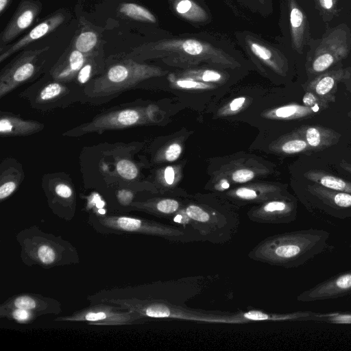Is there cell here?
Returning a JSON list of instances; mask_svg holds the SVG:
<instances>
[{
  "mask_svg": "<svg viewBox=\"0 0 351 351\" xmlns=\"http://www.w3.org/2000/svg\"><path fill=\"white\" fill-rule=\"evenodd\" d=\"M136 51L144 58H161L167 64L185 68L205 62L234 69L243 63L240 52L231 43L207 32L167 35Z\"/></svg>",
  "mask_w": 351,
  "mask_h": 351,
  "instance_id": "6da1fadb",
  "label": "cell"
},
{
  "mask_svg": "<svg viewBox=\"0 0 351 351\" xmlns=\"http://www.w3.org/2000/svg\"><path fill=\"white\" fill-rule=\"evenodd\" d=\"M329 239L328 231L317 228L278 234L258 243L248 256L271 265L297 268L333 249Z\"/></svg>",
  "mask_w": 351,
  "mask_h": 351,
  "instance_id": "7a4b0ae2",
  "label": "cell"
},
{
  "mask_svg": "<svg viewBox=\"0 0 351 351\" xmlns=\"http://www.w3.org/2000/svg\"><path fill=\"white\" fill-rule=\"evenodd\" d=\"M278 26L275 40L303 64L311 43L327 28L311 0H280Z\"/></svg>",
  "mask_w": 351,
  "mask_h": 351,
  "instance_id": "3957f363",
  "label": "cell"
},
{
  "mask_svg": "<svg viewBox=\"0 0 351 351\" xmlns=\"http://www.w3.org/2000/svg\"><path fill=\"white\" fill-rule=\"evenodd\" d=\"M16 240L20 246L21 259L27 266L50 269L80 263L78 251L71 243L43 231L37 225L19 231Z\"/></svg>",
  "mask_w": 351,
  "mask_h": 351,
  "instance_id": "277c9868",
  "label": "cell"
},
{
  "mask_svg": "<svg viewBox=\"0 0 351 351\" xmlns=\"http://www.w3.org/2000/svg\"><path fill=\"white\" fill-rule=\"evenodd\" d=\"M351 60V15L328 27L319 38L314 40L303 64L304 72L311 79L331 69L348 66Z\"/></svg>",
  "mask_w": 351,
  "mask_h": 351,
  "instance_id": "5b68a950",
  "label": "cell"
},
{
  "mask_svg": "<svg viewBox=\"0 0 351 351\" xmlns=\"http://www.w3.org/2000/svg\"><path fill=\"white\" fill-rule=\"evenodd\" d=\"M88 223L101 234H137L164 238L169 241H186L184 230L146 219L121 215L90 214Z\"/></svg>",
  "mask_w": 351,
  "mask_h": 351,
  "instance_id": "8992f818",
  "label": "cell"
},
{
  "mask_svg": "<svg viewBox=\"0 0 351 351\" xmlns=\"http://www.w3.org/2000/svg\"><path fill=\"white\" fill-rule=\"evenodd\" d=\"M161 73L162 71L157 66L126 60L111 66L104 74L93 80L85 92L90 97H110Z\"/></svg>",
  "mask_w": 351,
  "mask_h": 351,
  "instance_id": "52a82bcc",
  "label": "cell"
},
{
  "mask_svg": "<svg viewBox=\"0 0 351 351\" xmlns=\"http://www.w3.org/2000/svg\"><path fill=\"white\" fill-rule=\"evenodd\" d=\"M234 36L238 45L256 64L263 65L279 75H287L293 58L281 44L270 42L247 30L237 32Z\"/></svg>",
  "mask_w": 351,
  "mask_h": 351,
  "instance_id": "ba28073f",
  "label": "cell"
},
{
  "mask_svg": "<svg viewBox=\"0 0 351 351\" xmlns=\"http://www.w3.org/2000/svg\"><path fill=\"white\" fill-rule=\"evenodd\" d=\"M53 321L86 322L97 326H128L141 324L147 322L133 312L106 303L90 304L86 308L68 315L57 317Z\"/></svg>",
  "mask_w": 351,
  "mask_h": 351,
  "instance_id": "9c48e42d",
  "label": "cell"
},
{
  "mask_svg": "<svg viewBox=\"0 0 351 351\" xmlns=\"http://www.w3.org/2000/svg\"><path fill=\"white\" fill-rule=\"evenodd\" d=\"M49 49H42L25 51L7 64L0 74V97L31 79L38 69L39 56Z\"/></svg>",
  "mask_w": 351,
  "mask_h": 351,
  "instance_id": "30bf717a",
  "label": "cell"
},
{
  "mask_svg": "<svg viewBox=\"0 0 351 351\" xmlns=\"http://www.w3.org/2000/svg\"><path fill=\"white\" fill-rule=\"evenodd\" d=\"M306 191L311 197L307 208L319 210L335 218H351V193L328 189L314 183L308 184Z\"/></svg>",
  "mask_w": 351,
  "mask_h": 351,
  "instance_id": "8fae6325",
  "label": "cell"
},
{
  "mask_svg": "<svg viewBox=\"0 0 351 351\" xmlns=\"http://www.w3.org/2000/svg\"><path fill=\"white\" fill-rule=\"evenodd\" d=\"M141 114L136 108H122L100 114L92 121L66 132L64 135L81 136L91 132L121 130L134 126L141 122Z\"/></svg>",
  "mask_w": 351,
  "mask_h": 351,
  "instance_id": "7c38bea8",
  "label": "cell"
},
{
  "mask_svg": "<svg viewBox=\"0 0 351 351\" xmlns=\"http://www.w3.org/2000/svg\"><path fill=\"white\" fill-rule=\"evenodd\" d=\"M184 212L189 218V225L206 240L217 242V236L220 239L221 235L228 239V236H230L234 227L233 222L219 220L215 215L195 204L188 205Z\"/></svg>",
  "mask_w": 351,
  "mask_h": 351,
  "instance_id": "4fadbf2b",
  "label": "cell"
},
{
  "mask_svg": "<svg viewBox=\"0 0 351 351\" xmlns=\"http://www.w3.org/2000/svg\"><path fill=\"white\" fill-rule=\"evenodd\" d=\"M351 295V269L339 273L304 291L297 296L303 302L337 299Z\"/></svg>",
  "mask_w": 351,
  "mask_h": 351,
  "instance_id": "5bb4252c",
  "label": "cell"
},
{
  "mask_svg": "<svg viewBox=\"0 0 351 351\" xmlns=\"http://www.w3.org/2000/svg\"><path fill=\"white\" fill-rule=\"evenodd\" d=\"M297 206L290 199H275L248 213L250 220L261 223H289L295 220Z\"/></svg>",
  "mask_w": 351,
  "mask_h": 351,
  "instance_id": "9a60e30c",
  "label": "cell"
},
{
  "mask_svg": "<svg viewBox=\"0 0 351 351\" xmlns=\"http://www.w3.org/2000/svg\"><path fill=\"white\" fill-rule=\"evenodd\" d=\"M351 77V66H338L325 71L302 84L305 91H311L329 103L336 100L337 85Z\"/></svg>",
  "mask_w": 351,
  "mask_h": 351,
  "instance_id": "2e32d148",
  "label": "cell"
},
{
  "mask_svg": "<svg viewBox=\"0 0 351 351\" xmlns=\"http://www.w3.org/2000/svg\"><path fill=\"white\" fill-rule=\"evenodd\" d=\"M0 306L17 307L32 311L39 316L58 315L62 312V304L53 298L41 294L23 293L12 295L2 302Z\"/></svg>",
  "mask_w": 351,
  "mask_h": 351,
  "instance_id": "e0dca14e",
  "label": "cell"
},
{
  "mask_svg": "<svg viewBox=\"0 0 351 351\" xmlns=\"http://www.w3.org/2000/svg\"><path fill=\"white\" fill-rule=\"evenodd\" d=\"M41 10L39 2L23 0L4 28L1 35V45L8 44L28 28Z\"/></svg>",
  "mask_w": 351,
  "mask_h": 351,
  "instance_id": "ac0fdd59",
  "label": "cell"
},
{
  "mask_svg": "<svg viewBox=\"0 0 351 351\" xmlns=\"http://www.w3.org/2000/svg\"><path fill=\"white\" fill-rule=\"evenodd\" d=\"M169 3L172 12L194 25L212 21L211 13L202 0H169Z\"/></svg>",
  "mask_w": 351,
  "mask_h": 351,
  "instance_id": "d6986e66",
  "label": "cell"
},
{
  "mask_svg": "<svg viewBox=\"0 0 351 351\" xmlns=\"http://www.w3.org/2000/svg\"><path fill=\"white\" fill-rule=\"evenodd\" d=\"M64 20V16L62 13H57L48 17L32 29L20 40L2 52L0 55V62H2L13 53L27 46L31 43L50 33L58 27Z\"/></svg>",
  "mask_w": 351,
  "mask_h": 351,
  "instance_id": "ffe728a7",
  "label": "cell"
},
{
  "mask_svg": "<svg viewBox=\"0 0 351 351\" xmlns=\"http://www.w3.org/2000/svg\"><path fill=\"white\" fill-rule=\"evenodd\" d=\"M296 131L306 140L311 152L336 145L341 136L339 132L331 128L315 125H303Z\"/></svg>",
  "mask_w": 351,
  "mask_h": 351,
  "instance_id": "44dd1931",
  "label": "cell"
},
{
  "mask_svg": "<svg viewBox=\"0 0 351 351\" xmlns=\"http://www.w3.org/2000/svg\"><path fill=\"white\" fill-rule=\"evenodd\" d=\"M44 125L36 121L26 120L16 115L1 112L0 134L1 136H21L41 131Z\"/></svg>",
  "mask_w": 351,
  "mask_h": 351,
  "instance_id": "7402d4cb",
  "label": "cell"
},
{
  "mask_svg": "<svg viewBox=\"0 0 351 351\" xmlns=\"http://www.w3.org/2000/svg\"><path fill=\"white\" fill-rule=\"evenodd\" d=\"M325 23L333 26L351 15V0H311Z\"/></svg>",
  "mask_w": 351,
  "mask_h": 351,
  "instance_id": "603a6c76",
  "label": "cell"
},
{
  "mask_svg": "<svg viewBox=\"0 0 351 351\" xmlns=\"http://www.w3.org/2000/svg\"><path fill=\"white\" fill-rule=\"evenodd\" d=\"M85 62L84 53L75 49L71 51L66 60L54 67L51 71V75L57 82H69L77 77Z\"/></svg>",
  "mask_w": 351,
  "mask_h": 351,
  "instance_id": "cb8c5ba5",
  "label": "cell"
},
{
  "mask_svg": "<svg viewBox=\"0 0 351 351\" xmlns=\"http://www.w3.org/2000/svg\"><path fill=\"white\" fill-rule=\"evenodd\" d=\"M315 315V312L300 311L287 314H269L259 311H249L237 315L234 317L235 323H243L248 321H286V320H298L310 321Z\"/></svg>",
  "mask_w": 351,
  "mask_h": 351,
  "instance_id": "d4e9b609",
  "label": "cell"
},
{
  "mask_svg": "<svg viewBox=\"0 0 351 351\" xmlns=\"http://www.w3.org/2000/svg\"><path fill=\"white\" fill-rule=\"evenodd\" d=\"M306 179L330 190L351 193V182L322 170H309Z\"/></svg>",
  "mask_w": 351,
  "mask_h": 351,
  "instance_id": "484cf974",
  "label": "cell"
},
{
  "mask_svg": "<svg viewBox=\"0 0 351 351\" xmlns=\"http://www.w3.org/2000/svg\"><path fill=\"white\" fill-rule=\"evenodd\" d=\"M180 206V203L177 200L166 198L154 202H133L129 208L145 211L155 215L168 217L175 215L179 210Z\"/></svg>",
  "mask_w": 351,
  "mask_h": 351,
  "instance_id": "4316f807",
  "label": "cell"
},
{
  "mask_svg": "<svg viewBox=\"0 0 351 351\" xmlns=\"http://www.w3.org/2000/svg\"><path fill=\"white\" fill-rule=\"evenodd\" d=\"M321 107H308L304 105L291 104L276 108L274 115L278 119H297L314 116L324 110Z\"/></svg>",
  "mask_w": 351,
  "mask_h": 351,
  "instance_id": "83f0119b",
  "label": "cell"
},
{
  "mask_svg": "<svg viewBox=\"0 0 351 351\" xmlns=\"http://www.w3.org/2000/svg\"><path fill=\"white\" fill-rule=\"evenodd\" d=\"M278 149L281 152L287 154L311 152L306 140L296 130L280 141Z\"/></svg>",
  "mask_w": 351,
  "mask_h": 351,
  "instance_id": "f1b7e54d",
  "label": "cell"
},
{
  "mask_svg": "<svg viewBox=\"0 0 351 351\" xmlns=\"http://www.w3.org/2000/svg\"><path fill=\"white\" fill-rule=\"evenodd\" d=\"M10 169L3 171L1 173L0 182V200L2 202L10 197L17 189L21 180L23 171L12 169V173Z\"/></svg>",
  "mask_w": 351,
  "mask_h": 351,
  "instance_id": "f546056e",
  "label": "cell"
},
{
  "mask_svg": "<svg viewBox=\"0 0 351 351\" xmlns=\"http://www.w3.org/2000/svg\"><path fill=\"white\" fill-rule=\"evenodd\" d=\"M119 12L132 19L149 23H156V16L146 8L134 3H123L119 6Z\"/></svg>",
  "mask_w": 351,
  "mask_h": 351,
  "instance_id": "4dcf8cb0",
  "label": "cell"
},
{
  "mask_svg": "<svg viewBox=\"0 0 351 351\" xmlns=\"http://www.w3.org/2000/svg\"><path fill=\"white\" fill-rule=\"evenodd\" d=\"M38 317V314L24 308L0 306V317L18 324H30Z\"/></svg>",
  "mask_w": 351,
  "mask_h": 351,
  "instance_id": "1f68e13d",
  "label": "cell"
},
{
  "mask_svg": "<svg viewBox=\"0 0 351 351\" xmlns=\"http://www.w3.org/2000/svg\"><path fill=\"white\" fill-rule=\"evenodd\" d=\"M67 91V88L62 82H52L42 88L37 98L40 103H47L55 100Z\"/></svg>",
  "mask_w": 351,
  "mask_h": 351,
  "instance_id": "d6a6232c",
  "label": "cell"
},
{
  "mask_svg": "<svg viewBox=\"0 0 351 351\" xmlns=\"http://www.w3.org/2000/svg\"><path fill=\"white\" fill-rule=\"evenodd\" d=\"M243 6L263 17L269 16L274 11L273 0H237Z\"/></svg>",
  "mask_w": 351,
  "mask_h": 351,
  "instance_id": "836d02e7",
  "label": "cell"
},
{
  "mask_svg": "<svg viewBox=\"0 0 351 351\" xmlns=\"http://www.w3.org/2000/svg\"><path fill=\"white\" fill-rule=\"evenodd\" d=\"M311 321L335 324H351V312L315 313Z\"/></svg>",
  "mask_w": 351,
  "mask_h": 351,
  "instance_id": "e575fe53",
  "label": "cell"
},
{
  "mask_svg": "<svg viewBox=\"0 0 351 351\" xmlns=\"http://www.w3.org/2000/svg\"><path fill=\"white\" fill-rule=\"evenodd\" d=\"M97 39V36L95 32L91 31L83 32L75 40V49L83 53H87L95 47Z\"/></svg>",
  "mask_w": 351,
  "mask_h": 351,
  "instance_id": "d590c367",
  "label": "cell"
},
{
  "mask_svg": "<svg viewBox=\"0 0 351 351\" xmlns=\"http://www.w3.org/2000/svg\"><path fill=\"white\" fill-rule=\"evenodd\" d=\"M186 74L206 82H218L223 78V73L218 71L208 69L202 70L189 69Z\"/></svg>",
  "mask_w": 351,
  "mask_h": 351,
  "instance_id": "8d00e7d4",
  "label": "cell"
},
{
  "mask_svg": "<svg viewBox=\"0 0 351 351\" xmlns=\"http://www.w3.org/2000/svg\"><path fill=\"white\" fill-rule=\"evenodd\" d=\"M116 170L118 174L125 180L135 179L138 173L136 165L128 159L119 160L116 165Z\"/></svg>",
  "mask_w": 351,
  "mask_h": 351,
  "instance_id": "74e56055",
  "label": "cell"
},
{
  "mask_svg": "<svg viewBox=\"0 0 351 351\" xmlns=\"http://www.w3.org/2000/svg\"><path fill=\"white\" fill-rule=\"evenodd\" d=\"M303 105L308 107H321L326 109L329 107V102L321 98L311 91H306L302 98Z\"/></svg>",
  "mask_w": 351,
  "mask_h": 351,
  "instance_id": "f35d334b",
  "label": "cell"
},
{
  "mask_svg": "<svg viewBox=\"0 0 351 351\" xmlns=\"http://www.w3.org/2000/svg\"><path fill=\"white\" fill-rule=\"evenodd\" d=\"M234 195L243 201H254L260 197V194L256 190L247 187L237 189Z\"/></svg>",
  "mask_w": 351,
  "mask_h": 351,
  "instance_id": "ab89813d",
  "label": "cell"
},
{
  "mask_svg": "<svg viewBox=\"0 0 351 351\" xmlns=\"http://www.w3.org/2000/svg\"><path fill=\"white\" fill-rule=\"evenodd\" d=\"M254 177V173L252 171L242 169L234 171L232 175V180L239 183H243L250 181Z\"/></svg>",
  "mask_w": 351,
  "mask_h": 351,
  "instance_id": "60d3db41",
  "label": "cell"
},
{
  "mask_svg": "<svg viewBox=\"0 0 351 351\" xmlns=\"http://www.w3.org/2000/svg\"><path fill=\"white\" fill-rule=\"evenodd\" d=\"M134 195L131 191L128 189L119 190L117 194V199L121 206L123 207H130L133 202Z\"/></svg>",
  "mask_w": 351,
  "mask_h": 351,
  "instance_id": "b9f144b4",
  "label": "cell"
},
{
  "mask_svg": "<svg viewBox=\"0 0 351 351\" xmlns=\"http://www.w3.org/2000/svg\"><path fill=\"white\" fill-rule=\"evenodd\" d=\"M92 65L90 63H86L80 70L77 75V80L80 84H84L90 80L92 75Z\"/></svg>",
  "mask_w": 351,
  "mask_h": 351,
  "instance_id": "7bdbcfd3",
  "label": "cell"
},
{
  "mask_svg": "<svg viewBox=\"0 0 351 351\" xmlns=\"http://www.w3.org/2000/svg\"><path fill=\"white\" fill-rule=\"evenodd\" d=\"M177 85L182 88H206L208 86L192 79H181L176 82Z\"/></svg>",
  "mask_w": 351,
  "mask_h": 351,
  "instance_id": "ee69618b",
  "label": "cell"
},
{
  "mask_svg": "<svg viewBox=\"0 0 351 351\" xmlns=\"http://www.w3.org/2000/svg\"><path fill=\"white\" fill-rule=\"evenodd\" d=\"M182 152V147L178 143L170 145L165 152V158L169 162L175 161Z\"/></svg>",
  "mask_w": 351,
  "mask_h": 351,
  "instance_id": "f6af8a7d",
  "label": "cell"
},
{
  "mask_svg": "<svg viewBox=\"0 0 351 351\" xmlns=\"http://www.w3.org/2000/svg\"><path fill=\"white\" fill-rule=\"evenodd\" d=\"M165 180L168 184H172L174 181L175 172L171 167H166L164 172Z\"/></svg>",
  "mask_w": 351,
  "mask_h": 351,
  "instance_id": "bcb514c9",
  "label": "cell"
},
{
  "mask_svg": "<svg viewBox=\"0 0 351 351\" xmlns=\"http://www.w3.org/2000/svg\"><path fill=\"white\" fill-rule=\"evenodd\" d=\"M245 101V98L243 97L235 98L230 104V110L232 111H236L239 110L243 105Z\"/></svg>",
  "mask_w": 351,
  "mask_h": 351,
  "instance_id": "7dc6e473",
  "label": "cell"
},
{
  "mask_svg": "<svg viewBox=\"0 0 351 351\" xmlns=\"http://www.w3.org/2000/svg\"><path fill=\"white\" fill-rule=\"evenodd\" d=\"M339 166L341 169L351 174V163H349L347 161L342 160L339 162Z\"/></svg>",
  "mask_w": 351,
  "mask_h": 351,
  "instance_id": "c3c4849f",
  "label": "cell"
},
{
  "mask_svg": "<svg viewBox=\"0 0 351 351\" xmlns=\"http://www.w3.org/2000/svg\"><path fill=\"white\" fill-rule=\"evenodd\" d=\"M342 83L344 84L346 90L351 93V77L345 80Z\"/></svg>",
  "mask_w": 351,
  "mask_h": 351,
  "instance_id": "681fc988",
  "label": "cell"
},
{
  "mask_svg": "<svg viewBox=\"0 0 351 351\" xmlns=\"http://www.w3.org/2000/svg\"><path fill=\"white\" fill-rule=\"evenodd\" d=\"M9 0H0V12L2 13L8 5Z\"/></svg>",
  "mask_w": 351,
  "mask_h": 351,
  "instance_id": "f907efd6",
  "label": "cell"
},
{
  "mask_svg": "<svg viewBox=\"0 0 351 351\" xmlns=\"http://www.w3.org/2000/svg\"><path fill=\"white\" fill-rule=\"evenodd\" d=\"M221 186L223 188V189H227L229 187V184L228 182H223V184H221Z\"/></svg>",
  "mask_w": 351,
  "mask_h": 351,
  "instance_id": "816d5d0a",
  "label": "cell"
},
{
  "mask_svg": "<svg viewBox=\"0 0 351 351\" xmlns=\"http://www.w3.org/2000/svg\"><path fill=\"white\" fill-rule=\"evenodd\" d=\"M348 115L351 118V110L348 112Z\"/></svg>",
  "mask_w": 351,
  "mask_h": 351,
  "instance_id": "f5cc1de1",
  "label": "cell"
},
{
  "mask_svg": "<svg viewBox=\"0 0 351 351\" xmlns=\"http://www.w3.org/2000/svg\"><path fill=\"white\" fill-rule=\"evenodd\" d=\"M350 250L351 251V241H350Z\"/></svg>",
  "mask_w": 351,
  "mask_h": 351,
  "instance_id": "db71d44e",
  "label": "cell"
}]
</instances>
